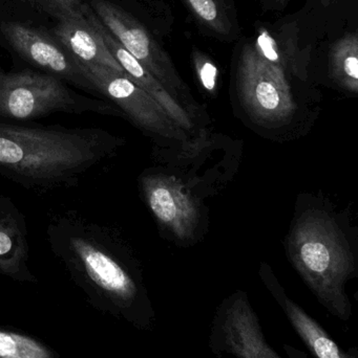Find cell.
Wrapping results in <instances>:
<instances>
[{
    "instance_id": "6da1fadb",
    "label": "cell",
    "mask_w": 358,
    "mask_h": 358,
    "mask_svg": "<svg viewBox=\"0 0 358 358\" xmlns=\"http://www.w3.org/2000/svg\"><path fill=\"white\" fill-rule=\"evenodd\" d=\"M46 240L94 308L140 331L155 327V308L138 263L116 229L67 210L50 217Z\"/></svg>"
},
{
    "instance_id": "7a4b0ae2",
    "label": "cell",
    "mask_w": 358,
    "mask_h": 358,
    "mask_svg": "<svg viewBox=\"0 0 358 358\" xmlns=\"http://www.w3.org/2000/svg\"><path fill=\"white\" fill-rule=\"evenodd\" d=\"M121 144L101 128L0 123V174L27 189L76 187Z\"/></svg>"
},
{
    "instance_id": "3957f363",
    "label": "cell",
    "mask_w": 358,
    "mask_h": 358,
    "mask_svg": "<svg viewBox=\"0 0 358 358\" xmlns=\"http://www.w3.org/2000/svg\"><path fill=\"white\" fill-rule=\"evenodd\" d=\"M288 248L294 268L319 304L340 321H350L346 284L354 277L355 263L336 222L319 210L305 213L290 233Z\"/></svg>"
},
{
    "instance_id": "277c9868",
    "label": "cell",
    "mask_w": 358,
    "mask_h": 358,
    "mask_svg": "<svg viewBox=\"0 0 358 358\" xmlns=\"http://www.w3.org/2000/svg\"><path fill=\"white\" fill-rule=\"evenodd\" d=\"M54 21L27 0H0V46L32 69L97 94L77 59L57 38Z\"/></svg>"
},
{
    "instance_id": "5b68a950",
    "label": "cell",
    "mask_w": 358,
    "mask_h": 358,
    "mask_svg": "<svg viewBox=\"0 0 358 358\" xmlns=\"http://www.w3.org/2000/svg\"><path fill=\"white\" fill-rule=\"evenodd\" d=\"M55 113L125 117L109 101L83 96L64 82L35 69L0 66V123L18 124Z\"/></svg>"
},
{
    "instance_id": "8992f818",
    "label": "cell",
    "mask_w": 358,
    "mask_h": 358,
    "mask_svg": "<svg viewBox=\"0 0 358 358\" xmlns=\"http://www.w3.org/2000/svg\"><path fill=\"white\" fill-rule=\"evenodd\" d=\"M118 42L182 105L193 101L172 57L128 0H84Z\"/></svg>"
},
{
    "instance_id": "52a82bcc",
    "label": "cell",
    "mask_w": 358,
    "mask_h": 358,
    "mask_svg": "<svg viewBox=\"0 0 358 358\" xmlns=\"http://www.w3.org/2000/svg\"><path fill=\"white\" fill-rule=\"evenodd\" d=\"M235 54V88L250 117L268 128L290 123L298 108L292 82L256 52L249 38L239 40Z\"/></svg>"
},
{
    "instance_id": "ba28073f",
    "label": "cell",
    "mask_w": 358,
    "mask_h": 358,
    "mask_svg": "<svg viewBox=\"0 0 358 358\" xmlns=\"http://www.w3.org/2000/svg\"><path fill=\"white\" fill-rule=\"evenodd\" d=\"M208 348L218 358H282L265 338L260 317L245 292L237 290L216 307Z\"/></svg>"
},
{
    "instance_id": "9c48e42d",
    "label": "cell",
    "mask_w": 358,
    "mask_h": 358,
    "mask_svg": "<svg viewBox=\"0 0 358 358\" xmlns=\"http://www.w3.org/2000/svg\"><path fill=\"white\" fill-rule=\"evenodd\" d=\"M78 64L94 86L97 94L109 99L137 127L160 138L177 141L186 138V132L125 73L80 61Z\"/></svg>"
},
{
    "instance_id": "30bf717a",
    "label": "cell",
    "mask_w": 358,
    "mask_h": 358,
    "mask_svg": "<svg viewBox=\"0 0 358 358\" xmlns=\"http://www.w3.org/2000/svg\"><path fill=\"white\" fill-rule=\"evenodd\" d=\"M305 20L303 10L275 22L256 24L254 36L249 38L256 52L291 82L308 80L312 44L308 41Z\"/></svg>"
},
{
    "instance_id": "8fae6325",
    "label": "cell",
    "mask_w": 358,
    "mask_h": 358,
    "mask_svg": "<svg viewBox=\"0 0 358 358\" xmlns=\"http://www.w3.org/2000/svg\"><path fill=\"white\" fill-rule=\"evenodd\" d=\"M140 187L160 224L182 241L195 237L200 222L199 206L178 180L161 174H144Z\"/></svg>"
},
{
    "instance_id": "7c38bea8",
    "label": "cell",
    "mask_w": 358,
    "mask_h": 358,
    "mask_svg": "<svg viewBox=\"0 0 358 358\" xmlns=\"http://www.w3.org/2000/svg\"><path fill=\"white\" fill-rule=\"evenodd\" d=\"M261 279L268 289L273 300L279 305L298 338L310 351L315 358H358L355 347L344 350L321 324L313 319L301 305L292 300L283 286L277 281L273 271L267 265H262Z\"/></svg>"
},
{
    "instance_id": "4fadbf2b",
    "label": "cell",
    "mask_w": 358,
    "mask_h": 358,
    "mask_svg": "<svg viewBox=\"0 0 358 358\" xmlns=\"http://www.w3.org/2000/svg\"><path fill=\"white\" fill-rule=\"evenodd\" d=\"M86 12H88L92 24L100 34L107 50L111 52L113 59L119 63L126 76L141 90L149 94L179 127L182 128L185 132L193 131V122L191 120V113L186 110L185 107L167 92V90L162 85L161 82L151 71H147L130 52H128L116 40V38L109 33V29L101 23L88 3H86Z\"/></svg>"
},
{
    "instance_id": "5bb4252c",
    "label": "cell",
    "mask_w": 358,
    "mask_h": 358,
    "mask_svg": "<svg viewBox=\"0 0 358 358\" xmlns=\"http://www.w3.org/2000/svg\"><path fill=\"white\" fill-rule=\"evenodd\" d=\"M0 275L20 283H37L29 268L27 219L8 196L0 194Z\"/></svg>"
},
{
    "instance_id": "9a60e30c",
    "label": "cell",
    "mask_w": 358,
    "mask_h": 358,
    "mask_svg": "<svg viewBox=\"0 0 358 358\" xmlns=\"http://www.w3.org/2000/svg\"><path fill=\"white\" fill-rule=\"evenodd\" d=\"M54 31L59 41L80 62L100 65L124 73L92 24L86 12V2L81 15L55 20Z\"/></svg>"
},
{
    "instance_id": "2e32d148",
    "label": "cell",
    "mask_w": 358,
    "mask_h": 358,
    "mask_svg": "<svg viewBox=\"0 0 358 358\" xmlns=\"http://www.w3.org/2000/svg\"><path fill=\"white\" fill-rule=\"evenodd\" d=\"M202 33L221 42L239 41L241 23L233 0H180Z\"/></svg>"
},
{
    "instance_id": "e0dca14e",
    "label": "cell",
    "mask_w": 358,
    "mask_h": 358,
    "mask_svg": "<svg viewBox=\"0 0 358 358\" xmlns=\"http://www.w3.org/2000/svg\"><path fill=\"white\" fill-rule=\"evenodd\" d=\"M328 71L332 81L343 90L358 92V33L357 29L345 31L336 38L329 48Z\"/></svg>"
},
{
    "instance_id": "ac0fdd59",
    "label": "cell",
    "mask_w": 358,
    "mask_h": 358,
    "mask_svg": "<svg viewBox=\"0 0 358 358\" xmlns=\"http://www.w3.org/2000/svg\"><path fill=\"white\" fill-rule=\"evenodd\" d=\"M0 358H60L58 353L36 336L0 326Z\"/></svg>"
},
{
    "instance_id": "d6986e66",
    "label": "cell",
    "mask_w": 358,
    "mask_h": 358,
    "mask_svg": "<svg viewBox=\"0 0 358 358\" xmlns=\"http://www.w3.org/2000/svg\"><path fill=\"white\" fill-rule=\"evenodd\" d=\"M27 1L55 20L81 15L85 6L84 0H27Z\"/></svg>"
},
{
    "instance_id": "ffe728a7",
    "label": "cell",
    "mask_w": 358,
    "mask_h": 358,
    "mask_svg": "<svg viewBox=\"0 0 358 358\" xmlns=\"http://www.w3.org/2000/svg\"><path fill=\"white\" fill-rule=\"evenodd\" d=\"M191 60L200 84L203 86L204 90L214 92L218 84L219 77L216 63L206 52L195 48L191 52Z\"/></svg>"
},
{
    "instance_id": "44dd1931",
    "label": "cell",
    "mask_w": 358,
    "mask_h": 358,
    "mask_svg": "<svg viewBox=\"0 0 358 358\" xmlns=\"http://www.w3.org/2000/svg\"><path fill=\"white\" fill-rule=\"evenodd\" d=\"M292 0H259L261 10L265 13H281L287 8Z\"/></svg>"
},
{
    "instance_id": "7402d4cb",
    "label": "cell",
    "mask_w": 358,
    "mask_h": 358,
    "mask_svg": "<svg viewBox=\"0 0 358 358\" xmlns=\"http://www.w3.org/2000/svg\"><path fill=\"white\" fill-rule=\"evenodd\" d=\"M308 1V6H306L308 10L311 8H333L336 6L340 0H307Z\"/></svg>"
}]
</instances>
